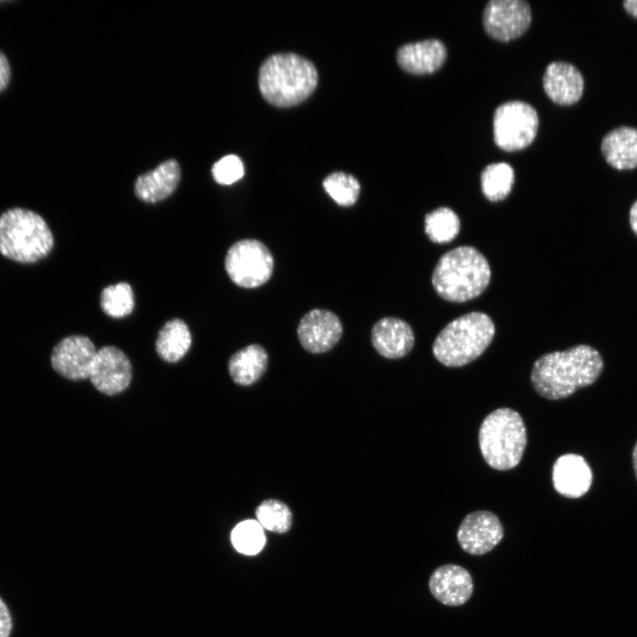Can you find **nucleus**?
Returning <instances> with one entry per match:
<instances>
[{
    "label": "nucleus",
    "mask_w": 637,
    "mask_h": 637,
    "mask_svg": "<svg viewBox=\"0 0 637 637\" xmlns=\"http://www.w3.org/2000/svg\"><path fill=\"white\" fill-rule=\"evenodd\" d=\"M602 370L603 360L599 351L580 344L541 356L533 365L530 380L541 396L559 400L594 384Z\"/></svg>",
    "instance_id": "f257e3e1"
},
{
    "label": "nucleus",
    "mask_w": 637,
    "mask_h": 637,
    "mask_svg": "<svg viewBox=\"0 0 637 637\" xmlns=\"http://www.w3.org/2000/svg\"><path fill=\"white\" fill-rule=\"evenodd\" d=\"M318 72L311 61L292 52L276 53L262 63L258 87L264 98L279 107L304 101L315 89Z\"/></svg>",
    "instance_id": "f03ea898"
},
{
    "label": "nucleus",
    "mask_w": 637,
    "mask_h": 637,
    "mask_svg": "<svg viewBox=\"0 0 637 637\" xmlns=\"http://www.w3.org/2000/svg\"><path fill=\"white\" fill-rule=\"evenodd\" d=\"M490 276L487 258L474 247L460 246L440 257L432 274V284L442 299L464 303L486 289Z\"/></svg>",
    "instance_id": "7ed1b4c3"
},
{
    "label": "nucleus",
    "mask_w": 637,
    "mask_h": 637,
    "mask_svg": "<svg viewBox=\"0 0 637 637\" xmlns=\"http://www.w3.org/2000/svg\"><path fill=\"white\" fill-rule=\"evenodd\" d=\"M54 246L51 230L38 213L15 207L0 215V254L20 264H34Z\"/></svg>",
    "instance_id": "20e7f679"
},
{
    "label": "nucleus",
    "mask_w": 637,
    "mask_h": 637,
    "mask_svg": "<svg viewBox=\"0 0 637 637\" xmlns=\"http://www.w3.org/2000/svg\"><path fill=\"white\" fill-rule=\"evenodd\" d=\"M495 332V324L487 314L466 313L452 320L438 334L433 344L434 356L446 366H463L485 351Z\"/></svg>",
    "instance_id": "39448f33"
},
{
    "label": "nucleus",
    "mask_w": 637,
    "mask_h": 637,
    "mask_svg": "<svg viewBox=\"0 0 637 637\" xmlns=\"http://www.w3.org/2000/svg\"><path fill=\"white\" fill-rule=\"evenodd\" d=\"M479 444L490 467L499 471L516 467L526 445V430L519 413L509 408L489 413L480 425Z\"/></svg>",
    "instance_id": "423d86ee"
},
{
    "label": "nucleus",
    "mask_w": 637,
    "mask_h": 637,
    "mask_svg": "<svg viewBox=\"0 0 637 637\" xmlns=\"http://www.w3.org/2000/svg\"><path fill=\"white\" fill-rule=\"evenodd\" d=\"M273 257L260 241L244 239L234 243L225 258V269L237 286L254 288L265 284L273 271Z\"/></svg>",
    "instance_id": "0eeeda50"
},
{
    "label": "nucleus",
    "mask_w": 637,
    "mask_h": 637,
    "mask_svg": "<svg viewBox=\"0 0 637 637\" xmlns=\"http://www.w3.org/2000/svg\"><path fill=\"white\" fill-rule=\"evenodd\" d=\"M538 127V113L526 102H505L495 111L494 139L496 145L505 150H516L528 146L533 141Z\"/></svg>",
    "instance_id": "6e6552de"
},
{
    "label": "nucleus",
    "mask_w": 637,
    "mask_h": 637,
    "mask_svg": "<svg viewBox=\"0 0 637 637\" xmlns=\"http://www.w3.org/2000/svg\"><path fill=\"white\" fill-rule=\"evenodd\" d=\"M531 20V7L525 0H490L482 16L487 33L500 41L518 37L528 28Z\"/></svg>",
    "instance_id": "1a4fd4ad"
},
{
    "label": "nucleus",
    "mask_w": 637,
    "mask_h": 637,
    "mask_svg": "<svg viewBox=\"0 0 637 637\" xmlns=\"http://www.w3.org/2000/svg\"><path fill=\"white\" fill-rule=\"evenodd\" d=\"M88 379L103 394L114 395L123 392L132 380V365L126 354L114 346L96 350Z\"/></svg>",
    "instance_id": "9d476101"
},
{
    "label": "nucleus",
    "mask_w": 637,
    "mask_h": 637,
    "mask_svg": "<svg viewBox=\"0 0 637 637\" xmlns=\"http://www.w3.org/2000/svg\"><path fill=\"white\" fill-rule=\"evenodd\" d=\"M503 528L491 511L476 510L462 520L457 538L461 549L473 556L491 551L503 540Z\"/></svg>",
    "instance_id": "9b49d317"
},
{
    "label": "nucleus",
    "mask_w": 637,
    "mask_h": 637,
    "mask_svg": "<svg viewBox=\"0 0 637 637\" xmlns=\"http://www.w3.org/2000/svg\"><path fill=\"white\" fill-rule=\"evenodd\" d=\"M96 353L91 340L84 335H70L53 348L50 363L55 372L71 380L89 377Z\"/></svg>",
    "instance_id": "f8f14e48"
},
{
    "label": "nucleus",
    "mask_w": 637,
    "mask_h": 637,
    "mask_svg": "<svg viewBox=\"0 0 637 637\" xmlns=\"http://www.w3.org/2000/svg\"><path fill=\"white\" fill-rule=\"evenodd\" d=\"M342 326L334 312L314 309L306 313L297 326V336L308 352L320 354L330 350L340 341Z\"/></svg>",
    "instance_id": "ddd939ff"
},
{
    "label": "nucleus",
    "mask_w": 637,
    "mask_h": 637,
    "mask_svg": "<svg viewBox=\"0 0 637 637\" xmlns=\"http://www.w3.org/2000/svg\"><path fill=\"white\" fill-rule=\"evenodd\" d=\"M428 587L432 595L441 603L456 607L464 604L471 598L473 581L465 568L447 564L432 572Z\"/></svg>",
    "instance_id": "4468645a"
},
{
    "label": "nucleus",
    "mask_w": 637,
    "mask_h": 637,
    "mask_svg": "<svg viewBox=\"0 0 637 637\" xmlns=\"http://www.w3.org/2000/svg\"><path fill=\"white\" fill-rule=\"evenodd\" d=\"M552 481L560 495L578 498L589 490L593 473L583 457L568 453L556 460L552 469Z\"/></svg>",
    "instance_id": "2eb2a0df"
},
{
    "label": "nucleus",
    "mask_w": 637,
    "mask_h": 637,
    "mask_svg": "<svg viewBox=\"0 0 637 637\" xmlns=\"http://www.w3.org/2000/svg\"><path fill=\"white\" fill-rule=\"evenodd\" d=\"M543 88L556 104L568 105L578 102L584 90V79L572 64L554 61L548 65L543 74Z\"/></svg>",
    "instance_id": "dca6fc26"
},
{
    "label": "nucleus",
    "mask_w": 637,
    "mask_h": 637,
    "mask_svg": "<svg viewBox=\"0 0 637 637\" xmlns=\"http://www.w3.org/2000/svg\"><path fill=\"white\" fill-rule=\"evenodd\" d=\"M372 343L382 357L396 359L406 356L414 344V334L404 320L387 317L380 319L372 327Z\"/></svg>",
    "instance_id": "f3484780"
},
{
    "label": "nucleus",
    "mask_w": 637,
    "mask_h": 637,
    "mask_svg": "<svg viewBox=\"0 0 637 637\" xmlns=\"http://www.w3.org/2000/svg\"><path fill=\"white\" fill-rule=\"evenodd\" d=\"M446 58V46L435 38L405 43L396 52L399 65L413 74L436 71L443 65Z\"/></svg>",
    "instance_id": "a211bd4d"
},
{
    "label": "nucleus",
    "mask_w": 637,
    "mask_h": 637,
    "mask_svg": "<svg viewBox=\"0 0 637 637\" xmlns=\"http://www.w3.org/2000/svg\"><path fill=\"white\" fill-rule=\"evenodd\" d=\"M180 180V168L174 159L140 175L134 182L135 196L142 202L154 203L171 196Z\"/></svg>",
    "instance_id": "6ab92c4d"
},
{
    "label": "nucleus",
    "mask_w": 637,
    "mask_h": 637,
    "mask_svg": "<svg viewBox=\"0 0 637 637\" xmlns=\"http://www.w3.org/2000/svg\"><path fill=\"white\" fill-rule=\"evenodd\" d=\"M601 151L609 165L618 170L637 167V128L621 126L602 139Z\"/></svg>",
    "instance_id": "aec40b11"
},
{
    "label": "nucleus",
    "mask_w": 637,
    "mask_h": 637,
    "mask_svg": "<svg viewBox=\"0 0 637 637\" xmlns=\"http://www.w3.org/2000/svg\"><path fill=\"white\" fill-rule=\"evenodd\" d=\"M267 366V352L259 344H251L236 351L228 361L229 374L234 382L241 386L257 382Z\"/></svg>",
    "instance_id": "412c9836"
},
{
    "label": "nucleus",
    "mask_w": 637,
    "mask_h": 637,
    "mask_svg": "<svg viewBox=\"0 0 637 637\" xmlns=\"http://www.w3.org/2000/svg\"><path fill=\"white\" fill-rule=\"evenodd\" d=\"M191 333L180 318L168 320L159 330L156 340V351L165 362L175 363L190 349Z\"/></svg>",
    "instance_id": "4be33fe9"
},
{
    "label": "nucleus",
    "mask_w": 637,
    "mask_h": 637,
    "mask_svg": "<svg viewBox=\"0 0 637 637\" xmlns=\"http://www.w3.org/2000/svg\"><path fill=\"white\" fill-rule=\"evenodd\" d=\"M483 195L491 202L504 199L510 193L514 183L513 168L505 162L487 165L480 176Z\"/></svg>",
    "instance_id": "5701e85b"
},
{
    "label": "nucleus",
    "mask_w": 637,
    "mask_h": 637,
    "mask_svg": "<svg viewBox=\"0 0 637 637\" xmlns=\"http://www.w3.org/2000/svg\"><path fill=\"white\" fill-rule=\"evenodd\" d=\"M459 230V218L448 207L437 208L426 215L425 232L434 242H449L457 237Z\"/></svg>",
    "instance_id": "b1692460"
},
{
    "label": "nucleus",
    "mask_w": 637,
    "mask_h": 637,
    "mask_svg": "<svg viewBox=\"0 0 637 637\" xmlns=\"http://www.w3.org/2000/svg\"><path fill=\"white\" fill-rule=\"evenodd\" d=\"M100 306L109 317L121 318L128 316L134 308L131 286L127 282H119L104 288L100 295Z\"/></svg>",
    "instance_id": "393cba45"
},
{
    "label": "nucleus",
    "mask_w": 637,
    "mask_h": 637,
    "mask_svg": "<svg viewBox=\"0 0 637 637\" xmlns=\"http://www.w3.org/2000/svg\"><path fill=\"white\" fill-rule=\"evenodd\" d=\"M256 516L263 528L277 533L288 532L292 525L290 509L286 503L275 499L262 502L256 510Z\"/></svg>",
    "instance_id": "a878e982"
},
{
    "label": "nucleus",
    "mask_w": 637,
    "mask_h": 637,
    "mask_svg": "<svg viewBox=\"0 0 637 637\" xmlns=\"http://www.w3.org/2000/svg\"><path fill=\"white\" fill-rule=\"evenodd\" d=\"M231 541L238 552L253 556L263 549L265 535L262 526L257 520L249 519L235 526L231 533Z\"/></svg>",
    "instance_id": "bb28decb"
},
{
    "label": "nucleus",
    "mask_w": 637,
    "mask_h": 637,
    "mask_svg": "<svg viewBox=\"0 0 637 637\" xmlns=\"http://www.w3.org/2000/svg\"><path fill=\"white\" fill-rule=\"evenodd\" d=\"M326 192L342 206H350L356 203L360 193V184L351 174L334 172L323 180Z\"/></svg>",
    "instance_id": "cd10ccee"
},
{
    "label": "nucleus",
    "mask_w": 637,
    "mask_h": 637,
    "mask_svg": "<svg viewBox=\"0 0 637 637\" xmlns=\"http://www.w3.org/2000/svg\"><path fill=\"white\" fill-rule=\"evenodd\" d=\"M211 173L219 184L231 185L243 176V164L239 157L227 155L213 165Z\"/></svg>",
    "instance_id": "c85d7f7f"
},
{
    "label": "nucleus",
    "mask_w": 637,
    "mask_h": 637,
    "mask_svg": "<svg viewBox=\"0 0 637 637\" xmlns=\"http://www.w3.org/2000/svg\"><path fill=\"white\" fill-rule=\"evenodd\" d=\"M11 630V615L6 605L0 598V637H9Z\"/></svg>",
    "instance_id": "c756f323"
},
{
    "label": "nucleus",
    "mask_w": 637,
    "mask_h": 637,
    "mask_svg": "<svg viewBox=\"0 0 637 637\" xmlns=\"http://www.w3.org/2000/svg\"><path fill=\"white\" fill-rule=\"evenodd\" d=\"M11 75V68L6 57L0 51V92H2L9 83Z\"/></svg>",
    "instance_id": "7c9ffc66"
},
{
    "label": "nucleus",
    "mask_w": 637,
    "mask_h": 637,
    "mask_svg": "<svg viewBox=\"0 0 637 637\" xmlns=\"http://www.w3.org/2000/svg\"><path fill=\"white\" fill-rule=\"evenodd\" d=\"M629 222L633 232L637 235V200L630 209Z\"/></svg>",
    "instance_id": "2f4dec72"
},
{
    "label": "nucleus",
    "mask_w": 637,
    "mask_h": 637,
    "mask_svg": "<svg viewBox=\"0 0 637 637\" xmlns=\"http://www.w3.org/2000/svg\"><path fill=\"white\" fill-rule=\"evenodd\" d=\"M623 5L628 13L637 18V0H625L623 2Z\"/></svg>",
    "instance_id": "473e14b6"
},
{
    "label": "nucleus",
    "mask_w": 637,
    "mask_h": 637,
    "mask_svg": "<svg viewBox=\"0 0 637 637\" xmlns=\"http://www.w3.org/2000/svg\"><path fill=\"white\" fill-rule=\"evenodd\" d=\"M632 457H633V472H634L635 478L637 480V441H636L633 449Z\"/></svg>",
    "instance_id": "72a5a7b5"
}]
</instances>
